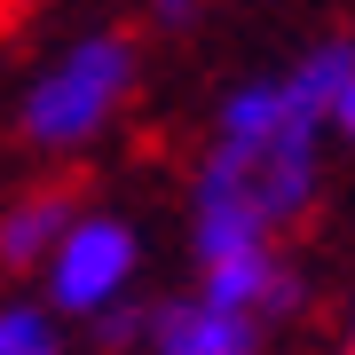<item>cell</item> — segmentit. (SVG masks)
Listing matches in <instances>:
<instances>
[{"label": "cell", "instance_id": "1", "mask_svg": "<svg viewBox=\"0 0 355 355\" xmlns=\"http://www.w3.org/2000/svg\"><path fill=\"white\" fill-rule=\"evenodd\" d=\"M355 64V40H316L277 71L237 79L214 103V135L198 150L190 198V261L245 253V245H284L292 221L324 190V142H331V103Z\"/></svg>", "mask_w": 355, "mask_h": 355}, {"label": "cell", "instance_id": "2", "mask_svg": "<svg viewBox=\"0 0 355 355\" xmlns=\"http://www.w3.org/2000/svg\"><path fill=\"white\" fill-rule=\"evenodd\" d=\"M135 87H142L135 32L87 24L24 79V95H16V135H24L40 158H79V150H95V142L119 127V111L135 103Z\"/></svg>", "mask_w": 355, "mask_h": 355}, {"label": "cell", "instance_id": "3", "mask_svg": "<svg viewBox=\"0 0 355 355\" xmlns=\"http://www.w3.org/2000/svg\"><path fill=\"white\" fill-rule=\"evenodd\" d=\"M32 277H40V300L64 324H87L103 308L135 300L142 292V229H135V214H119V205H71L64 237L48 245V261Z\"/></svg>", "mask_w": 355, "mask_h": 355}, {"label": "cell", "instance_id": "4", "mask_svg": "<svg viewBox=\"0 0 355 355\" xmlns=\"http://www.w3.org/2000/svg\"><path fill=\"white\" fill-rule=\"evenodd\" d=\"M261 347H268V324L229 300H205L198 284L142 308V355H261Z\"/></svg>", "mask_w": 355, "mask_h": 355}, {"label": "cell", "instance_id": "5", "mask_svg": "<svg viewBox=\"0 0 355 355\" xmlns=\"http://www.w3.org/2000/svg\"><path fill=\"white\" fill-rule=\"evenodd\" d=\"M198 292H205V300L245 308V316H261V324H277V316L300 308V277H292L284 245H245V253L198 261Z\"/></svg>", "mask_w": 355, "mask_h": 355}, {"label": "cell", "instance_id": "6", "mask_svg": "<svg viewBox=\"0 0 355 355\" xmlns=\"http://www.w3.org/2000/svg\"><path fill=\"white\" fill-rule=\"evenodd\" d=\"M71 190L64 182H32V190H16L8 205H0V268L8 277H32L40 261H48V245L64 237V221H71Z\"/></svg>", "mask_w": 355, "mask_h": 355}, {"label": "cell", "instance_id": "7", "mask_svg": "<svg viewBox=\"0 0 355 355\" xmlns=\"http://www.w3.org/2000/svg\"><path fill=\"white\" fill-rule=\"evenodd\" d=\"M64 316H55L48 300H0V355H64Z\"/></svg>", "mask_w": 355, "mask_h": 355}, {"label": "cell", "instance_id": "8", "mask_svg": "<svg viewBox=\"0 0 355 355\" xmlns=\"http://www.w3.org/2000/svg\"><path fill=\"white\" fill-rule=\"evenodd\" d=\"M142 308H150V300L135 292V300H119V308H103V316H87V331H95L103 347H142Z\"/></svg>", "mask_w": 355, "mask_h": 355}, {"label": "cell", "instance_id": "9", "mask_svg": "<svg viewBox=\"0 0 355 355\" xmlns=\"http://www.w3.org/2000/svg\"><path fill=\"white\" fill-rule=\"evenodd\" d=\"M198 16H205V0H150V24L158 32H190Z\"/></svg>", "mask_w": 355, "mask_h": 355}, {"label": "cell", "instance_id": "10", "mask_svg": "<svg viewBox=\"0 0 355 355\" xmlns=\"http://www.w3.org/2000/svg\"><path fill=\"white\" fill-rule=\"evenodd\" d=\"M331 135L355 142V64H347V79H340V103H331Z\"/></svg>", "mask_w": 355, "mask_h": 355}, {"label": "cell", "instance_id": "11", "mask_svg": "<svg viewBox=\"0 0 355 355\" xmlns=\"http://www.w3.org/2000/svg\"><path fill=\"white\" fill-rule=\"evenodd\" d=\"M340 331H347V355H355V292H347V324Z\"/></svg>", "mask_w": 355, "mask_h": 355}]
</instances>
